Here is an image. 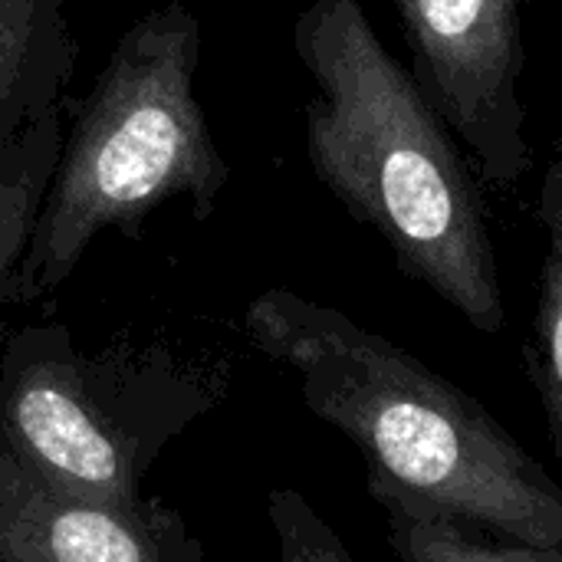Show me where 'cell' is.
<instances>
[{"label":"cell","mask_w":562,"mask_h":562,"mask_svg":"<svg viewBox=\"0 0 562 562\" xmlns=\"http://www.w3.org/2000/svg\"><path fill=\"white\" fill-rule=\"evenodd\" d=\"M250 342L300 382L303 405L425 507L494 540L562 557V484L464 389L346 313L263 290Z\"/></svg>","instance_id":"obj_1"},{"label":"cell","mask_w":562,"mask_h":562,"mask_svg":"<svg viewBox=\"0 0 562 562\" xmlns=\"http://www.w3.org/2000/svg\"><path fill=\"white\" fill-rule=\"evenodd\" d=\"M293 46L316 95L306 155L323 188L392 250L398 270L481 333L504 296L481 188L415 72L385 49L359 0H313Z\"/></svg>","instance_id":"obj_2"},{"label":"cell","mask_w":562,"mask_h":562,"mask_svg":"<svg viewBox=\"0 0 562 562\" xmlns=\"http://www.w3.org/2000/svg\"><path fill=\"white\" fill-rule=\"evenodd\" d=\"M201 23L168 0L112 46L66 128L30 247L3 303L53 296L102 231L138 237L145 217L188 198L198 221L217 204L231 168L194 95Z\"/></svg>","instance_id":"obj_3"},{"label":"cell","mask_w":562,"mask_h":562,"mask_svg":"<svg viewBox=\"0 0 562 562\" xmlns=\"http://www.w3.org/2000/svg\"><path fill=\"white\" fill-rule=\"evenodd\" d=\"M214 395L168 352H82L63 323L7 333L0 445L40 481L115 504L142 501L161 451Z\"/></svg>","instance_id":"obj_4"},{"label":"cell","mask_w":562,"mask_h":562,"mask_svg":"<svg viewBox=\"0 0 562 562\" xmlns=\"http://www.w3.org/2000/svg\"><path fill=\"white\" fill-rule=\"evenodd\" d=\"M415 53V79L484 181L514 188L530 171L520 102L524 0H392Z\"/></svg>","instance_id":"obj_5"},{"label":"cell","mask_w":562,"mask_h":562,"mask_svg":"<svg viewBox=\"0 0 562 562\" xmlns=\"http://www.w3.org/2000/svg\"><path fill=\"white\" fill-rule=\"evenodd\" d=\"M204 547L161 501L115 504L33 477L0 445V562H201Z\"/></svg>","instance_id":"obj_6"},{"label":"cell","mask_w":562,"mask_h":562,"mask_svg":"<svg viewBox=\"0 0 562 562\" xmlns=\"http://www.w3.org/2000/svg\"><path fill=\"white\" fill-rule=\"evenodd\" d=\"M72 72L63 0H0V145L56 109Z\"/></svg>","instance_id":"obj_7"},{"label":"cell","mask_w":562,"mask_h":562,"mask_svg":"<svg viewBox=\"0 0 562 562\" xmlns=\"http://www.w3.org/2000/svg\"><path fill=\"white\" fill-rule=\"evenodd\" d=\"M63 138L66 128L56 105L46 115H40L26 132H20L13 142L0 145V303L30 247L53 171L59 165ZM3 342L7 333L0 329V349Z\"/></svg>","instance_id":"obj_8"},{"label":"cell","mask_w":562,"mask_h":562,"mask_svg":"<svg viewBox=\"0 0 562 562\" xmlns=\"http://www.w3.org/2000/svg\"><path fill=\"white\" fill-rule=\"evenodd\" d=\"M369 494L385 510L389 547L398 562H562V557L504 543L451 520L379 474H369Z\"/></svg>","instance_id":"obj_9"},{"label":"cell","mask_w":562,"mask_h":562,"mask_svg":"<svg viewBox=\"0 0 562 562\" xmlns=\"http://www.w3.org/2000/svg\"><path fill=\"white\" fill-rule=\"evenodd\" d=\"M537 214L547 231V254L537 280L530 375L543 402L553 458L562 464V158L543 175Z\"/></svg>","instance_id":"obj_10"},{"label":"cell","mask_w":562,"mask_h":562,"mask_svg":"<svg viewBox=\"0 0 562 562\" xmlns=\"http://www.w3.org/2000/svg\"><path fill=\"white\" fill-rule=\"evenodd\" d=\"M267 517L277 537L280 562H356L339 533L313 510L300 491L273 487L267 494Z\"/></svg>","instance_id":"obj_11"}]
</instances>
